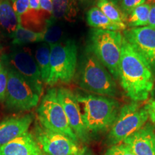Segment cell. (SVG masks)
I'll return each mask as SVG.
<instances>
[{"instance_id": "6da1fadb", "label": "cell", "mask_w": 155, "mask_h": 155, "mask_svg": "<svg viewBox=\"0 0 155 155\" xmlns=\"http://www.w3.org/2000/svg\"><path fill=\"white\" fill-rule=\"evenodd\" d=\"M119 78L126 95L136 102L148 99L154 86L152 69L124 38L122 45Z\"/></svg>"}, {"instance_id": "7a4b0ae2", "label": "cell", "mask_w": 155, "mask_h": 155, "mask_svg": "<svg viewBox=\"0 0 155 155\" xmlns=\"http://www.w3.org/2000/svg\"><path fill=\"white\" fill-rule=\"evenodd\" d=\"M75 96L83 121L89 132L97 133L111 129L120 111L117 101L95 94H77Z\"/></svg>"}, {"instance_id": "3957f363", "label": "cell", "mask_w": 155, "mask_h": 155, "mask_svg": "<svg viewBox=\"0 0 155 155\" xmlns=\"http://www.w3.org/2000/svg\"><path fill=\"white\" fill-rule=\"evenodd\" d=\"M124 35L119 31L92 29L87 50L91 52L114 78L119 77V65Z\"/></svg>"}, {"instance_id": "277c9868", "label": "cell", "mask_w": 155, "mask_h": 155, "mask_svg": "<svg viewBox=\"0 0 155 155\" xmlns=\"http://www.w3.org/2000/svg\"><path fill=\"white\" fill-rule=\"evenodd\" d=\"M79 86L99 96L114 97L117 94L113 76L96 55L88 50L81 63Z\"/></svg>"}, {"instance_id": "5b68a950", "label": "cell", "mask_w": 155, "mask_h": 155, "mask_svg": "<svg viewBox=\"0 0 155 155\" xmlns=\"http://www.w3.org/2000/svg\"><path fill=\"white\" fill-rule=\"evenodd\" d=\"M50 73L48 85L68 83L74 77L77 68L78 48L73 40L50 45Z\"/></svg>"}, {"instance_id": "8992f818", "label": "cell", "mask_w": 155, "mask_h": 155, "mask_svg": "<svg viewBox=\"0 0 155 155\" xmlns=\"http://www.w3.org/2000/svg\"><path fill=\"white\" fill-rule=\"evenodd\" d=\"M149 119L147 108L132 101L120 108L115 122L110 129L106 143L110 147L123 142L129 136L144 127Z\"/></svg>"}, {"instance_id": "52a82bcc", "label": "cell", "mask_w": 155, "mask_h": 155, "mask_svg": "<svg viewBox=\"0 0 155 155\" xmlns=\"http://www.w3.org/2000/svg\"><path fill=\"white\" fill-rule=\"evenodd\" d=\"M38 119L42 127L66 135L75 142L78 139L70 127L63 106L58 96V89L50 88L40 101L38 110Z\"/></svg>"}, {"instance_id": "ba28073f", "label": "cell", "mask_w": 155, "mask_h": 155, "mask_svg": "<svg viewBox=\"0 0 155 155\" xmlns=\"http://www.w3.org/2000/svg\"><path fill=\"white\" fill-rule=\"evenodd\" d=\"M40 97L18 73L13 69H8V81L5 102L9 110L29 111L38 105Z\"/></svg>"}, {"instance_id": "9c48e42d", "label": "cell", "mask_w": 155, "mask_h": 155, "mask_svg": "<svg viewBox=\"0 0 155 155\" xmlns=\"http://www.w3.org/2000/svg\"><path fill=\"white\" fill-rule=\"evenodd\" d=\"M5 61L9 68L18 73L32 86L35 91L42 96L43 82L35 59L29 48L15 49L6 57Z\"/></svg>"}, {"instance_id": "30bf717a", "label": "cell", "mask_w": 155, "mask_h": 155, "mask_svg": "<svg viewBox=\"0 0 155 155\" xmlns=\"http://www.w3.org/2000/svg\"><path fill=\"white\" fill-rule=\"evenodd\" d=\"M37 141L45 155H75L78 143L63 134L50 131L37 124L35 134Z\"/></svg>"}, {"instance_id": "8fae6325", "label": "cell", "mask_w": 155, "mask_h": 155, "mask_svg": "<svg viewBox=\"0 0 155 155\" xmlns=\"http://www.w3.org/2000/svg\"><path fill=\"white\" fill-rule=\"evenodd\" d=\"M58 96L65 111L70 127L78 139L84 143L88 142L90 132L83 121L75 94L70 89L61 87L58 89Z\"/></svg>"}, {"instance_id": "7c38bea8", "label": "cell", "mask_w": 155, "mask_h": 155, "mask_svg": "<svg viewBox=\"0 0 155 155\" xmlns=\"http://www.w3.org/2000/svg\"><path fill=\"white\" fill-rule=\"evenodd\" d=\"M124 38L155 71V29L150 27L124 30Z\"/></svg>"}, {"instance_id": "4fadbf2b", "label": "cell", "mask_w": 155, "mask_h": 155, "mask_svg": "<svg viewBox=\"0 0 155 155\" xmlns=\"http://www.w3.org/2000/svg\"><path fill=\"white\" fill-rule=\"evenodd\" d=\"M33 121L32 114L13 116L0 122V147L28 132Z\"/></svg>"}, {"instance_id": "5bb4252c", "label": "cell", "mask_w": 155, "mask_h": 155, "mask_svg": "<svg viewBox=\"0 0 155 155\" xmlns=\"http://www.w3.org/2000/svg\"><path fill=\"white\" fill-rule=\"evenodd\" d=\"M135 155H155V131L152 126L141 127L123 141Z\"/></svg>"}, {"instance_id": "9a60e30c", "label": "cell", "mask_w": 155, "mask_h": 155, "mask_svg": "<svg viewBox=\"0 0 155 155\" xmlns=\"http://www.w3.org/2000/svg\"><path fill=\"white\" fill-rule=\"evenodd\" d=\"M0 155H45L35 136L30 132L0 147Z\"/></svg>"}, {"instance_id": "2e32d148", "label": "cell", "mask_w": 155, "mask_h": 155, "mask_svg": "<svg viewBox=\"0 0 155 155\" xmlns=\"http://www.w3.org/2000/svg\"><path fill=\"white\" fill-rule=\"evenodd\" d=\"M86 21L89 26L94 29L121 31L126 30L127 25L114 22L108 19L101 9L97 7H93L87 12Z\"/></svg>"}, {"instance_id": "e0dca14e", "label": "cell", "mask_w": 155, "mask_h": 155, "mask_svg": "<svg viewBox=\"0 0 155 155\" xmlns=\"http://www.w3.org/2000/svg\"><path fill=\"white\" fill-rule=\"evenodd\" d=\"M78 12L76 0H53L52 17L56 20L75 22Z\"/></svg>"}, {"instance_id": "ac0fdd59", "label": "cell", "mask_w": 155, "mask_h": 155, "mask_svg": "<svg viewBox=\"0 0 155 155\" xmlns=\"http://www.w3.org/2000/svg\"><path fill=\"white\" fill-rule=\"evenodd\" d=\"M19 25L18 17L9 0H0V28L12 37Z\"/></svg>"}, {"instance_id": "d6986e66", "label": "cell", "mask_w": 155, "mask_h": 155, "mask_svg": "<svg viewBox=\"0 0 155 155\" xmlns=\"http://www.w3.org/2000/svg\"><path fill=\"white\" fill-rule=\"evenodd\" d=\"M35 59L41 75L42 82L47 83L50 73V48L46 42L38 45L35 50Z\"/></svg>"}, {"instance_id": "ffe728a7", "label": "cell", "mask_w": 155, "mask_h": 155, "mask_svg": "<svg viewBox=\"0 0 155 155\" xmlns=\"http://www.w3.org/2000/svg\"><path fill=\"white\" fill-rule=\"evenodd\" d=\"M14 45L21 46L32 42H39L44 40L43 32H35L24 28L19 24L11 37Z\"/></svg>"}, {"instance_id": "44dd1931", "label": "cell", "mask_w": 155, "mask_h": 155, "mask_svg": "<svg viewBox=\"0 0 155 155\" xmlns=\"http://www.w3.org/2000/svg\"><path fill=\"white\" fill-rule=\"evenodd\" d=\"M96 7L114 22L126 24L127 16L121 10L119 5L109 0H96Z\"/></svg>"}, {"instance_id": "7402d4cb", "label": "cell", "mask_w": 155, "mask_h": 155, "mask_svg": "<svg viewBox=\"0 0 155 155\" xmlns=\"http://www.w3.org/2000/svg\"><path fill=\"white\" fill-rule=\"evenodd\" d=\"M151 7L152 6L146 3L137 7L127 15L126 25L132 28L148 26Z\"/></svg>"}, {"instance_id": "603a6c76", "label": "cell", "mask_w": 155, "mask_h": 155, "mask_svg": "<svg viewBox=\"0 0 155 155\" xmlns=\"http://www.w3.org/2000/svg\"><path fill=\"white\" fill-rule=\"evenodd\" d=\"M53 17H50L46 22L45 27L42 31L44 34L43 41L49 45H53L60 42L63 35V30L61 25Z\"/></svg>"}, {"instance_id": "cb8c5ba5", "label": "cell", "mask_w": 155, "mask_h": 155, "mask_svg": "<svg viewBox=\"0 0 155 155\" xmlns=\"http://www.w3.org/2000/svg\"><path fill=\"white\" fill-rule=\"evenodd\" d=\"M12 7L18 17L19 22L20 24L21 17L28 12L30 9V0H12Z\"/></svg>"}, {"instance_id": "d4e9b609", "label": "cell", "mask_w": 155, "mask_h": 155, "mask_svg": "<svg viewBox=\"0 0 155 155\" xmlns=\"http://www.w3.org/2000/svg\"><path fill=\"white\" fill-rule=\"evenodd\" d=\"M104 155H135L124 143L111 146L106 150Z\"/></svg>"}, {"instance_id": "484cf974", "label": "cell", "mask_w": 155, "mask_h": 155, "mask_svg": "<svg viewBox=\"0 0 155 155\" xmlns=\"http://www.w3.org/2000/svg\"><path fill=\"white\" fill-rule=\"evenodd\" d=\"M7 81H8V68H6L0 63V101H3L5 99Z\"/></svg>"}, {"instance_id": "4316f807", "label": "cell", "mask_w": 155, "mask_h": 155, "mask_svg": "<svg viewBox=\"0 0 155 155\" xmlns=\"http://www.w3.org/2000/svg\"><path fill=\"white\" fill-rule=\"evenodd\" d=\"M144 3H146V0H121L119 7L127 16L135 8Z\"/></svg>"}, {"instance_id": "83f0119b", "label": "cell", "mask_w": 155, "mask_h": 155, "mask_svg": "<svg viewBox=\"0 0 155 155\" xmlns=\"http://www.w3.org/2000/svg\"><path fill=\"white\" fill-rule=\"evenodd\" d=\"M145 108L148 112L149 118H150L152 123L155 124V101L150 99L145 105Z\"/></svg>"}, {"instance_id": "f1b7e54d", "label": "cell", "mask_w": 155, "mask_h": 155, "mask_svg": "<svg viewBox=\"0 0 155 155\" xmlns=\"http://www.w3.org/2000/svg\"><path fill=\"white\" fill-rule=\"evenodd\" d=\"M40 9L50 15L53 14V0H40Z\"/></svg>"}, {"instance_id": "f546056e", "label": "cell", "mask_w": 155, "mask_h": 155, "mask_svg": "<svg viewBox=\"0 0 155 155\" xmlns=\"http://www.w3.org/2000/svg\"><path fill=\"white\" fill-rule=\"evenodd\" d=\"M148 27L155 29V4L151 7L150 16H149Z\"/></svg>"}, {"instance_id": "4dcf8cb0", "label": "cell", "mask_w": 155, "mask_h": 155, "mask_svg": "<svg viewBox=\"0 0 155 155\" xmlns=\"http://www.w3.org/2000/svg\"><path fill=\"white\" fill-rule=\"evenodd\" d=\"M75 155H95L91 150L88 147L83 146L78 149Z\"/></svg>"}, {"instance_id": "1f68e13d", "label": "cell", "mask_w": 155, "mask_h": 155, "mask_svg": "<svg viewBox=\"0 0 155 155\" xmlns=\"http://www.w3.org/2000/svg\"><path fill=\"white\" fill-rule=\"evenodd\" d=\"M30 9L35 11L40 10V0H30Z\"/></svg>"}, {"instance_id": "d6a6232c", "label": "cell", "mask_w": 155, "mask_h": 155, "mask_svg": "<svg viewBox=\"0 0 155 155\" xmlns=\"http://www.w3.org/2000/svg\"><path fill=\"white\" fill-rule=\"evenodd\" d=\"M146 4L152 6L155 4V0H146Z\"/></svg>"}, {"instance_id": "836d02e7", "label": "cell", "mask_w": 155, "mask_h": 155, "mask_svg": "<svg viewBox=\"0 0 155 155\" xmlns=\"http://www.w3.org/2000/svg\"><path fill=\"white\" fill-rule=\"evenodd\" d=\"M76 1L79 2H81L82 4H88V3L90 2L91 0H76Z\"/></svg>"}, {"instance_id": "e575fe53", "label": "cell", "mask_w": 155, "mask_h": 155, "mask_svg": "<svg viewBox=\"0 0 155 155\" xmlns=\"http://www.w3.org/2000/svg\"><path fill=\"white\" fill-rule=\"evenodd\" d=\"M151 94H152V99L155 101V88H153V90H152V93H151Z\"/></svg>"}, {"instance_id": "d590c367", "label": "cell", "mask_w": 155, "mask_h": 155, "mask_svg": "<svg viewBox=\"0 0 155 155\" xmlns=\"http://www.w3.org/2000/svg\"><path fill=\"white\" fill-rule=\"evenodd\" d=\"M109 1L115 3V4H117V5H119V4L121 2V0H109Z\"/></svg>"}, {"instance_id": "8d00e7d4", "label": "cell", "mask_w": 155, "mask_h": 155, "mask_svg": "<svg viewBox=\"0 0 155 155\" xmlns=\"http://www.w3.org/2000/svg\"><path fill=\"white\" fill-rule=\"evenodd\" d=\"M1 50H2V45L0 43V51H1Z\"/></svg>"}]
</instances>
